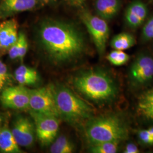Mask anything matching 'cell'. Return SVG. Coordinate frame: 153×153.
<instances>
[{"mask_svg": "<svg viewBox=\"0 0 153 153\" xmlns=\"http://www.w3.org/2000/svg\"><path fill=\"white\" fill-rule=\"evenodd\" d=\"M85 136L90 145L118 142L128 137V128L119 116L114 114L92 117L84 125Z\"/></svg>", "mask_w": 153, "mask_h": 153, "instance_id": "cell-3", "label": "cell"}, {"mask_svg": "<svg viewBox=\"0 0 153 153\" xmlns=\"http://www.w3.org/2000/svg\"><path fill=\"white\" fill-rule=\"evenodd\" d=\"M120 142H105L92 144L90 151L93 153H115L118 150Z\"/></svg>", "mask_w": 153, "mask_h": 153, "instance_id": "cell-20", "label": "cell"}, {"mask_svg": "<svg viewBox=\"0 0 153 153\" xmlns=\"http://www.w3.org/2000/svg\"><path fill=\"white\" fill-rule=\"evenodd\" d=\"M41 1H42V2H43L44 3H46V4H48V3H50V2H51L52 1H54V0H40Z\"/></svg>", "mask_w": 153, "mask_h": 153, "instance_id": "cell-29", "label": "cell"}, {"mask_svg": "<svg viewBox=\"0 0 153 153\" xmlns=\"http://www.w3.org/2000/svg\"><path fill=\"white\" fill-rule=\"evenodd\" d=\"M138 137L140 141L146 145H153V135H152L148 129L141 130L138 132Z\"/></svg>", "mask_w": 153, "mask_h": 153, "instance_id": "cell-25", "label": "cell"}, {"mask_svg": "<svg viewBox=\"0 0 153 153\" xmlns=\"http://www.w3.org/2000/svg\"><path fill=\"white\" fill-rule=\"evenodd\" d=\"M136 43V39L132 34L128 33H121L113 37L111 40L110 45L114 49L125 51L133 47Z\"/></svg>", "mask_w": 153, "mask_h": 153, "instance_id": "cell-18", "label": "cell"}, {"mask_svg": "<svg viewBox=\"0 0 153 153\" xmlns=\"http://www.w3.org/2000/svg\"><path fill=\"white\" fill-rule=\"evenodd\" d=\"M8 55L10 59L13 60L19 59V52H18V46L17 42L13 45H12L11 48L8 51Z\"/></svg>", "mask_w": 153, "mask_h": 153, "instance_id": "cell-26", "label": "cell"}, {"mask_svg": "<svg viewBox=\"0 0 153 153\" xmlns=\"http://www.w3.org/2000/svg\"><path fill=\"white\" fill-rule=\"evenodd\" d=\"M106 59L113 65L122 66L129 60L130 56L124 51L114 49L106 56Z\"/></svg>", "mask_w": 153, "mask_h": 153, "instance_id": "cell-21", "label": "cell"}, {"mask_svg": "<svg viewBox=\"0 0 153 153\" xmlns=\"http://www.w3.org/2000/svg\"><path fill=\"white\" fill-rule=\"evenodd\" d=\"M71 5L74 6L76 7L82 6L86 0H65Z\"/></svg>", "mask_w": 153, "mask_h": 153, "instance_id": "cell-28", "label": "cell"}, {"mask_svg": "<svg viewBox=\"0 0 153 153\" xmlns=\"http://www.w3.org/2000/svg\"><path fill=\"white\" fill-rule=\"evenodd\" d=\"M141 39L144 42L153 40V16L148 19L143 26Z\"/></svg>", "mask_w": 153, "mask_h": 153, "instance_id": "cell-23", "label": "cell"}, {"mask_svg": "<svg viewBox=\"0 0 153 153\" xmlns=\"http://www.w3.org/2000/svg\"><path fill=\"white\" fill-rule=\"evenodd\" d=\"M1 128H0V130H1Z\"/></svg>", "mask_w": 153, "mask_h": 153, "instance_id": "cell-30", "label": "cell"}, {"mask_svg": "<svg viewBox=\"0 0 153 153\" xmlns=\"http://www.w3.org/2000/svg\"><path fill=\"white\" fill-rule=\"evenodd\" d=\"M51 145L49 150L52 153H71L75 150L74 143L64 135L56 138Z\"/></svg>", "mask_w": 153, "mask_h": 153, "instance_id": "cell-19", "label": "cell"}, {"mask_svg": "<svg viewBox=\"0 0 153 153\" xmlns=\"http://www.w3.org/2000/svg\"><path fill=\"white\" fill-rule=\"evenodd\" d=\"M0 152L2 153H22L11 129L7 127H1L0 130Z\"/></svg>", "mask_w": 153, "mask_h": 153, "instance_id": "cell-16", "label": "cell"}, {"mask_svg": "<svg viewBox=\"0 0 153 153\" xmlns=\"http://www.w3.org/2000/svg\"><path fill=\"white\" fill-rule=\"evenodd\" d=\"M140 150L136 145L133 143H129L126 145L124 153H138Z\"/></svg>", "mask_w": 153, "mask_h": 153, "instance_id": "cell-27", "label": "cell"}, {"mask_svg": "<svg viewBox=\"0 0 153 153\" xmlns=\"http://www.w3.org/2000/svg\"><path fill=\"white\" fill-rule=\"evenodd\" d=\"M18 23L12 18L0 23V57L8 53L11 46L18 40Z\"/></svg>", "mask_w": 153, "mask_h": 153, "instance_id": "cell-11", "label": "cell"}, {"mask_svg": "<svg viewBox=\"0 0 153 153\" xmlns=\"http://www.w3.org/2000/svg\"><path fill=\"white\" fill-rule=\"evenodd\" d=\"M11 131L18 144L23 148H31L34 144L36 129L33 119L17 116L12 123Z\"/></svg>", "mask_w": 153, "mask_h": 153, "instance_id": "cell-10", "label": "cell"}, {"mask_svg": "<svg viewBox=\"0 0 153 153\" xmlns=\"http://www.w3.org/2000/svg\"><path fill=\"white\" fill-rule=\"evenodd\" d=\"M36 129V135L39 142L43 146H48L54 141L60 126V118L30 110Z\"/></svg>", "mask_w": 153, "mask_h": 153, "instance_id": "cell-7", "label": "cell"}, {"mask_svg": "<svg viewBox=\"0 0 153 153\" xmlns=\"http://www.w3.org/2000/svg\"><path fill=\"white\" fill-rule=\"evenodd\" d=\"M0 100L7 108L30 109V89L21 85L5 88L1 94Z\"/></svg>", "mask_w": 153, "mask_h": 153, "instance_id": "cell-9", "label": "cell"}, {"mask_svg": "<svg viewBox=\"0 0 153 153\" xmlns=\"http://www.w3.org/2000/svg\"><path fill=\"white\" fill-rule=\"evenodd\" d=\"M153 78V57L140 54L131 63L128 71V79L133 87H141Z\"/></svg>", "mask_w": 153, "mask_h": 153, "instance_id": "cell-8", "label": "cell"}, {"mask_svg": "<svg viewBox=\"0 0 153 153\" xmlns=\"http://www.w3.org/2000/svg\"><path fill=\"white\" fill-rule=\"evenodd\" d=\"M36 39L45 59L57 66L76 62L86 50L82 32L74 25L61 21L48 19L42 22Z\"/></svg>", "mask_w": 153, "mask_h": 153, "instance_id": "cell-1", "label": "cell"}, {"mask_svg": "<svg viewBox=\"0 0 153 153\" xmlns=\"http://www.w3.org/2000/svg\"><path fill=\"white\" fill-rule=\"evenodd\" d=\"M72 83L77 91L97 103L112 101L119 92L113 78L107 71L98 68L78 73L73 77Z\"/></svg>", "mask_w": 153, "mask_h": 153, "instance_id": "cell-2", "label": "cell"}, {"mask_svg": "<svg viewBox=\"0 0 153 153\" xmlns=\"http://www.w3.org/2000/svg\"><path fill=\"white\" fill-rule=\"evenodd\" d=\"M10 79V74L8 73L7 66L0 61V90L4 88Z\"/></svg>", "mask_w": 153, "mask_h": 153, "instance_id": "cell-24", "label": "cell"}, {"mask_svg": "<svg viewBox=\"0 0 153 153\" xmlns=\"http://www.w3.org/2000/svg\"><path fill=\"white\" fill-rule=\"evenodd\" d=\"M15 79L19 85L23 86L33 85L39 80L38 73L35 69L22 65L14 73Z\"/></svg>", "mask_w": 153, "mask_h": 153, "instance_id": "cell-17", "label": "cell"}, {"mask_svg": "<svg viewBox=\"0 0 153 153\" xmlns=\"http://www.w3.org/2000/svg\"><path fill=\"white\" fill-rule=\"evenodd\" d=\"M148 14L146 5L141 0H134L126 9V23L128 26L132 29L137 28L145 22Z\"/></svg>", "mask_w": 153, "mask_h": 153, "instance_id": "cell-12", "label": "cell"}, {"mask_svg": "<svg viewBox=\"0 0 153 153\" xmlns=\"http://www.w3.org/2000/svg\"><path fill=\"white\" fill-rule=\"evenodd\" d=\"M37 0H2L0 4V16L7 17L14 14L33 9Z\"/></svg>", "mask_w": 153, "mask_h": 153, "instance_id": "cell-13", "label": "cell"}, {"mask_svg": "<svg viewBox=\"0 0 153 153\" xmlns=\"http://www.w3.org/2000/svg\"><path fill=\"white\" fill-rule=\"evenodd\" d=\"M17 43L18 46V52H19L18 59L22 62L24 60L25 57L27 52L28 47L26 36L22 31L19 33Z\"/></svg>", "mask_w": 153, "mask_h": 153, "instance_id": "cell-22", "label": "cell"}, {"mask_svg": "<svg viewBox=\"0 0 153 153\" xmlns=\"http://www.w3.org/2000/svg\"><path fill=\"white\" fill-rule=\"evenodd\" d=\"M81 18L92 38L99 55L102 56L109 38V28L107 21L88 11L82 12Z\"/></svg>", "mask_w": 153, "mask_h": 153, "instance_id": "cell-6", "label": "cell"}, {"mask_svg": "<svg viewBox=\"0 0 153 153\" xmlns=\"http://www.w3.org/2000/svg\"><path fill=\"white\" fill-rule=\"evenodd\" d=\"M121 0H96L95 9L97 16L109 21L114 18L120 10Z\"/></svg>", "mask_w": 153, "mask_h": 153, "instance_id": "cell-14", "label": "cell"}, {"mask_svg": "<svg viewBox=\"0 0 153 153\" xmlns=\"http://www.w3.org/2000/svg\"><path fill=\"white\" fill-rule=\"evenodd\" d=\"M137 111L143 119L153 121V87L141 95L138 100Z\"/></svg>", "mask_w": 153, "mask_h": 153, "instance_id": "cell-15", "label": "cell"}, {"mask_svg": "<svg viewBox=\"0 0 153 153\" xmlns=\"http://www.w3.org/2000/svg\"><path fill=\"white\" fill-rule=\"evenodd\" d=\"M55 97L60 118L72 126H81L93 117V108L64 85L55 86Z\"/></svg>", "mask_w": 153, "mask_h": 153, "instance_id": "cell-4", "label": "cell"}, {"mask_svg": "<svg viewBox=\"0 0 153 153\" xmlns=\"http://www.w3.org/2000/svg\"><path fill=\"white\" fill-rule=\"evenodd\" d=\"M30 110L42 114L55 116L60 119L55 97V88L48 85L30 89Z\"/></svg>", "mask_w": 153, "mask_h": 153, "instance_id": "cell-5", "label": "cell"}]
</instances>
